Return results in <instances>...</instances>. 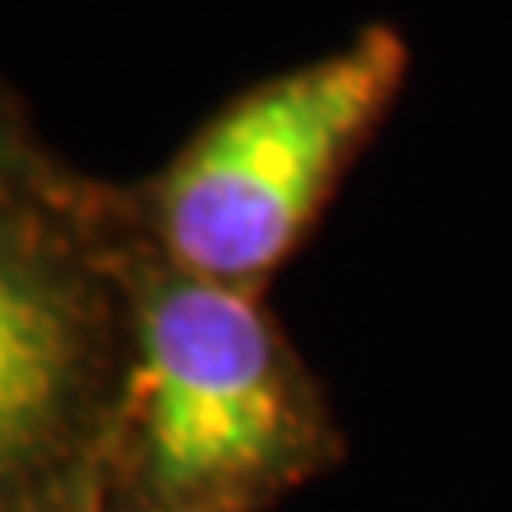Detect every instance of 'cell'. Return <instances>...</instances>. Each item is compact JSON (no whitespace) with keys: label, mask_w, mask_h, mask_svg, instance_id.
<instances>
[{"label":"cell","mask_w":512,"mask_h":512,"mask_svg":"<svg viewBox=\"0 0 512 512\" xmlns=\"http://www.w3.org/2000/svg\"><path fill=\"white\" fill-rule=\"evenodd\" d=\"M133 359L103 457V504L269 512L346 457L325 384L265 291L192 274L154 244L120 184Z\"/></svg>","instance_id":"1"},{"label":"cell","mask_w":512,"mask_h":512,"mask_svg":"<svg viewBox=\"0 0 512 512\" xmlns=\"http://www.w3.org/2000/svg\"><path fill=\"white\" fill-rule=\"evenodd\" d=\"M133 359L120 184L0 116V500L103 483Z\"/></svg>","instance_id":"2"},{"label":"cell","mask_w":512,"mask_h":512,"mask_svg":"<svg viewBox=\"0 0 512 512\" xmlns=\"http://www.w3.org/2000/svg\"><path fill=\"white\" fill-rule=\"evenodd\" d=\"M406 73L402 30L372 22L231 94L163 167L124 184V197L171 261L265 291L389 120Z\"/></svg>","instance_id":"3"},{"label":"cell","mask_w":512,"mask_h":512,"mask_svg":"<svg viewBox=\"0 0 512 512\" xmlns=\"http://www.w3.org/2000/svg\"><path fill=\"white\" fill-rule=\"evenodd\" d=\"M103 483H82L47 495H22V500H0V512H99Z\"/></svg>","instance_id":"4"},{"label":"cell","mask_w":512,"mask_h":512,"mask_svg":"<svg viewBox=\"0 0 512 512\" xmlns=\"http://www.w3.org/2000/svg\"><path fill=\"white\" fill-rule=\"evenodd\" d=\"M99 512H137V508H107V504H103Z\"/></svg>","instance_id":"5"}]
</instances>
